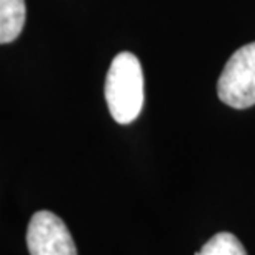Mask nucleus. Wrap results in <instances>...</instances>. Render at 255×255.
<instances>
[{
  "label": "nucleus",
  "mask_w": 255,
  "mask_h": 255,
  "mask_svg": "<svg viewBox=\"0 0 255 255\" xmlns=\"http://www.w3.org/2000/svg\"><path fill=\"white\" fill-rule=\"evenodd\" d=\"M199 255H247L242 242L231 232H219L206 242Z\"/></svg>",
  "instance_id": "39448f33"
},
{
  "label": "nucleus",
  "mask_w": 255,
  "mask_h": 255,
  "mask_svg": "<svg viewBox=\"0 0 255 255\" xmlns=\"http://www.w3.org/2000/svg\"><path fill=\"white\" fill-rule=\"evenodd\" d=\"M26 20L25 0H0V45L20 36Z\"/></svg>",
  "instance_id": "20e7f679"
},
{
  "label": "nucleus",
  "mask_w": 255,
  "mask_h": 255,
  "mask_svg": "<svg viewBox=\"0 0 255 255\" xmlns=\"http://www.w3.org/2000/svg\"><path fill=\"white\" fill-rule=\"evenodd\" d=\"M219 99L234 109L255 106V43L239 48L218 81Z\"/></svg>",
  "instance_id": "f03ea898"
},
{
  "label": "nucleus",
  "mask_w": 255,
  "mask_h": 255,
  "mask_svg": "<svg viewBox=\"0 0 255 255\" xmlns=\"http://www.w3.org/2000/svg\"><path fill=\"white\" fill-rule=\"evenodd\" d=\"M26 247L30 255H78L66 224L50 211H38L30 219Z\"/></svg>",
  "instance_id": "7ed1b4c3"
},
{
  "label": "nucleus",
  "mask_w": 255,
  "mask_h": 255,
  "mask_svg": "<svg viewBox=\"0 0 255 255\" xmlns=\"http://www.w3.org/2000/svg\"><path fill=\"white\" fill-rule=\"evenodd\" d=\"M106 101L114 121L133 122L143 107V71L138 58L122 51L112 59L106 78Z\"/></svg>",
  "instance_id": "f257e3e1"
}]
</instances>
